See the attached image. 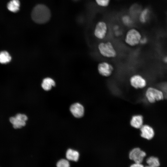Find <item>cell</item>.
<instances>
[{
  "instance_id": "ba28073f",
  "label": "cell",
  "mask_w": 167,
  "mask_h": 167,
  "mask_svg": "<svg viewBox=\"0 0 167 167\" xmlns=\"http://www.w3.org/2000/svg\"><path fill=\"white\" fill-rule=\"evenodd\" d=\"M27 119L28 117L25 114L18 113L15 116L11 117L9 120L14 128L18 129L25 125Z\"/></svg>"
},
{
  "instance_id": "7a4b0ae2",
  "label": "cell",
  "mask_w": 167,
  "mask_h": 167,
  "mask_svg": "<svg viewBox=\"0 0 167 167\" xmlns=\"http://www.w3.org/2000/svg\"><path fill=\"white\" fill-rule=\"evenodd\" d=\"M144 96L148 101L150 103L162 100L165 98L163 92L159 88L153 86H148L145 89Z\"/></svg>"
},
{
  "instance_id": "277c9868",
  "label": "cell",
  "mask_w": 167,
  "mask_h": 167,
  "mask_svg": "<svg viewBox=\"0 0 167 167\" xmlns=\"http://www.w3.org/2000/svg\"><path fill=\"white\" fill-rule=\"evenodd\" d=\"M97 49L100 55L105 58H111L117 56V52L110 41L100 42L98 45Z\"/></svg>"
},
{
  "instance_id": "e0dca14e",
  "label": "cell",
  "mask_w": 167,
  "mask_h": 167,
  "mask_svg": "<svg viewBox=\"0 0 167 167\" xmlns=\"http://www.w3.org/2000/svg\"><path fill=\"white\" fill-rule=\"evenodd\" d=\"M121 19L122 23L125 26L130 27L134 23L133 17L130 15H123L122 16Z\"/></svg>"
},
{
  "instance_id": "30bf717a",
  "label": "cell",
  "mask_w": 167,
  "mask_h": 167,
  "mask_svg": "<svg viewBox=\"0 0 167 167\" xmlns=\"http://www.w3.org/2000/svg\"><path fill=\"white\" fill-rule=\"evenodd\" d=\"M70 110L74 117L77 118L82 117L84 113L83 105L79 103H75L71 105Z\"/></svg>"
},
{
  "instance_id": "9c48e42d",
  "label": "cell",
  "mask_w": 167,
  "mask_h": 167,
  "mask_svg": "<svg viewBox=\"0 0 167 167\" xmlns=\"http://www.w3.org/2000/svg\"><path fill=\"white\" fill-rule=\"evenodd\" d=\"M145 152L139 148H135L130 152L129 154L130 159L135 163H141L144 158L146 156Z\"/></svg>"
},
{
  "instance_id": "d4e9b609",
  "label": "cell",
  "mask_w": 167,
  "mask_h": 167,
  "mask_svg": "<svg viewBox=\"0 0 167 167\" xmlns=\"http://www.w3.org/2000/svg\"><path fill=\"white\" fill-rule=\"evenodd\" d=\"M162 61L165 63L167 64V55L165 56L163 58Z\"/></svg>"
},
{
  "instance_id": "4fadbf2b",
  "label": "cell",
  "mask_w": 167,
  "mask_h": 167,
  "mask_svg": "<svg viewBox=\"0 0 167 167\" xmlns=\"http://www.w3.org/2000/svg\"><path fill=\"white\" fill-rule=\"evenodd\" d=\"M132 126L136 128H140L143 126V117L140 115L133 116L130 122Z\"/></svg>"
},
{
  "instance_id": "5bb4252c",
  "label": "cell",
  "mask_w": 167,
  "mask_h": 167,
  "mask_svg": "<svg viewBox=\"0 0 167 167\" xmlns=\"http://www.w3.org/2000/svg\"><path fill=\"white\" fill-rule=\"evenodd\" d=\"M20 6L19 0H11L7 3V7L10 11L16 13L19 11Z\"/></svg>"
},
{
  "instance_id": "8fae6325",
  "label": "cell",
  "mask_w": 167,
  "mask_h": 167,
  "mask_svg": "<svg viewBox=\"0 0 167 167\" xmlns=\"http://www.w3.org/2000/svg\"><path fill=\"white\" fill-rule=\"evenodd\" d=\"M140 131L141 136L148 140L152 139L154 135L153 129L148 125H143L140 128Z\"/></svg>"
},
{
  "instance_id": "7c38bea8",
  "label": "cell",
  "mask_w": 167,
  "mask_h": 167,
  "mask_svg": "<svg viewBox=\"0 0 167 167\" xmlns=\"http://www.w3.org/2000/svg\"><path fill=\"white\" fill-rule=\"evenodd\" d=\"M151 15L149 8L146 7L142 9L138 17L139 22L143 24H146L148 21Z\"/></svg>"
},
{
  "instance_id": "7402d4cb",
  "label": "cell",
  "mask_w": 167,
  "mask_h": 167,
  "mask_svg": "<svg viewBox=\"0 0 167 167\" xmlns=\"http://www.w3.org/2000/svg\"><path fill=\"white\" fill-rule=\"evenodd\" d=\"M57 166L58 167H69L70 166V164L67 160L62 159L57 162Z\"/></svg>"
},
{
  "instance_id": "52a82bcc",
  "label": "cell",
  "mask_w": 167,
  "mask_h": 167,
  "mask_svg": "<svg viewBox=\"0 0 167 167\" xmlns=\"http://www.w3.org/2000/svg\"><path fill=\"white\" fill-rule=\"evenodd\" d=\"M114 68L113 65L106 61H102L99 62L97 66V70L98 73L102 76L108 77L113 74Z\"/></svg>"
},
{
  "instance_id": "cb8c5ba5",
  "label": "cell",
  "mask_w": 167,
  "mask_h": 167,
  "mask_svg": "<svg viewBox=\"0 0 167 167\" xmlns=\"http://www.w3.org/2000/svg\"><path fill=\"white\" fill-rule=\"evenodd\" d=\"M132 167H143V165L141 164L140 163H135L131 165Z\"/></svg>"
},
{
  "instance_id": "8992f818",
  "label": "cell",
  "mask_w": 167,
  "mask_h": 167,
  "mask_svg": "<svg viewBox=\"0 0 167 167\" xmlns=\"http://www.w3.org/2000/svg\"><path fill=\"white\" fill-rule=\"evenodd\" d=\"M108 26L104 21H98L95 26L93 34L95 37L99 40H102L106 36L108 31Z\"/></svg>"
},
{
  "instance_id": "5b68a950",
  "label": "cell",
  "mask_w": 167,
  "mask_h": 167,
  "mask_svg": "<svg viewBox=\"0 0 167 167\" xmlns=\"http://www.w3.org/2000/svg\"><path fill=\"white\" fill-rule=\"evenodd\" d=\"M129 82L130 86L136 90L145 89L148 87V81L142 75L135 74L129 78Z\"/></svg>"
},
{
  "instance_id": "ffe728a7",
  "label": "cell",
  "mask_w": 167,
  "mask_h": 167,
  "mask_svg": "<svg viewBox=\"0 0 167 167\" xmlns=\"http://www.w3.org/2000/svg\"><path fill=\"white\" fill-rule=\"evenodd\" d=\"M140 6L137 4H134L131 6L130 8L131 15L132 17L138 16L142 10Z\"/></svg>"
},
{
  "instance_id": "9a60e30c",
  "label": "cell",
  "mask_w": 167,
  "mask_h": 167,
  "mask_svg": "<svg viewBox=\"0 0 167 167\" xmlns=\"http://www.w3.org/2000/svg\"><path fill=\"white\" fill-rule=\"evenodd\" d=\"M55 85V82L53 79L47 77L43 80L41 84V87L45 90L49 91Z\"/></svg>"
},
{
  "instance_id": "3957f363",
  "label": "cell",
  "mask_w": 167,
  "mask_h": 167,
  "mask_svg": "<svg viewBox=\"0 0 167 167\" xmlns=\"http://www.w3.org/2000/svg\"><path fill=\"white\" fill-rule=\"evenodd\" d=\"M142 36L141 33L138 29L134 28H131L126 33L124 41L128 46L135 47L140 44Z\"/></svg>"
},
{
  "instance_id": "d6986e66",
  "label": "cell",
  "mask_w": 167,
  "mask_h": 167,
  "mask_svg": "<svg viewBox=\"0 0 167 167\" xmlns=\"http://www.w3.org/2000/svg\"><path fill=\"white\" fill-rule=\"evenodd\" d=\"M146 163L148 165V166L149 167H157L160 165L159 159L157 157L153 156L148 158L146 160Z\"/></svg>"
},
{
  "instance_id": "6da1fadb",
  "label": "cell",
  "mask_w": 167,
  "mask_h": 167,
  "mask_svg": "<svg viewBox=\"0 0 167 167\" xmlns=\"http://www.w3.org/2000/svg\"><path fill=\"white\" fill-rule=\"evenodd\" d=\"M51 14L49 10L45 6L39 4L33 9L31 13V17L35 22L38 24H44L49 19Z\"/></svg>"
},
{
  "instance_id": "44dd1931",
  "label": "cell",
  "mask_w": 167,
  "mask_h": 167,
  "mask_svg": "<svg viewBox=\"0 0 167 167\" xmlns=\"http://www.w3.org/2000/svg\"><path fill=\"white\" fill-rule=\"evenodd\" d=\"M96 4L101 7H108L109 5L110 0H95Z\"/></svg>"
},
{
  "instance_id": "ac0fdd59",
  "label": "cell",
  "mask_w": 167,
  "mask_h": 167,
  "mask_svg": "<svg viewBox=\"0 0 167 167\" xmlns=\"http://www.w3.org/2000/svg\"><path fill=\"white\" fill-rule=\"evenodd\" d=\"M11 58L9 53L6 51H4L0 52V63L6 64L11 61Z\"/></svg>"
},
{
  "instance_id": "2e32d148",
  "label": "cell",
  "mask_w": 167,
  "mask_h": 167,
  "mask_svg": "<svg viewBox=\"0 0 167 167\" xmlns=\"http://www.w3.org/2000/svg\"><path fill=\"white\" fill-rule=\"evenodd\" d=\"M66 156L68 160L77 161L79 158V154L76 151L69 149L66 152Z\"/></svg>"
},
{
  "instance_id": "603a6c76",
  "label": "cell",
  "mask_w": 167,
  "mask_h": 167,
  "mask_svg": "<svg viewBox=\"0 0 167 167\" xmlns=\"http://www.w3.org/2000/svg\"><path fill=\"white\" fill-rule=\"evenodd\" d=\"M148 41V39L146 36H142L140 41V44L141 45H145L147 44Z\"/></svg>"
}]
</instances>
